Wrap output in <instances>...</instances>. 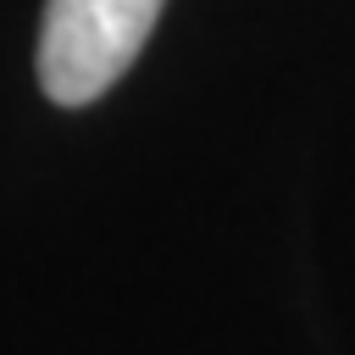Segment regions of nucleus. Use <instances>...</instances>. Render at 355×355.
Here are the masks:
<instances>
[{
    "label": "nucleus",
    "mask_w": 355,
    "mask_h": 355,
    "mask_svg": "<svg viewBox=\"0 0 355 355\" xmlns=\"http://www.w3.org/2000/svg\"><path fill=\"white\" fill-rule=\"evenodd\" d=\"M166 0H44L39 83L55 105L100 100L144 50Z\"/></svg>",
    "instance_id": "nucleus-1"
}]
</instances>
